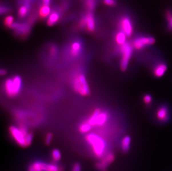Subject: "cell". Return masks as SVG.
Returning <instances> with one entry per match:
<instances>
[{
    "instance_id": "cell-38",
    "label": "cell",
    "mask_w": 172,
    "mask_h": 171,
    "mask_svg": "<svg viewBox=\"0 0 172 171\" xmlns=\"http://www.w3.org/2000/svg\"><path fill=\"white\" fill-rule=\"evenodd\" d=\"M28 171H35V169L33 167V165H30L29 168H28Z\"/></svg>"
},
{
    "instance_id": "cell-25",
    "label": "cell",
    "mask_w": 172,
    "mask_h": 171,
    "mask_svg": "<svg viewBox=\"0 0 172 171\" xmlns=\"http://www.w3.org/2000/svg\"><path fill=\"white\" fill-rule=\"evenodd\" d=\"M13 23V18L11 16H9L6 17L5 20V25L8 27H11Z\"/></svg>"
},
{
    "instance_id": "cell-17",
    "label": "cell",
    "mask_w": 172,
    "mask_h": 171,
    "mask_svg": "<svg viewBox=\"0 0 172 171\" xmlns=\"http://www.w3.org/2000/svg\"><path fill=\"white\" fill-rule=\"evenodd\" d=\"M30 8V6L29 2L25 1L23 5L19 9V16L21 18L25 17L28 13Z\"/></svg>"
},
{
    "instance_id": "cell-31",
    "label": "cell",
    "mask_w": 172,
    "mask_h": 171,
    "mask_svg": "<svg viewBox=\"0 0 172 171\" xmlns=\"http://www.w3.org/2000/svg\"><path fill=\"white\" fill-rule=\"evenodd\" d=\"M104 2L109 6H115L116 5L115 0H104Z\"/></svg>"
},
{
    "instance_id": "cell-39",
    "label": "cell",
    "mask_w": 172,
    "mask_h": 171,
    "mask_svg": "<svg viewBox=\"0 0 172 171\" xmlns=\"http://www.w3.org/2000/svg\"><path fill=\"white\" fill-rule=\"evenodd\" d=\"M32 0H25V1H27V2H31Z\"/></svg>"
},
{
    "instance_id": "cell-37",
    "label": "cell",
    "mask_w": 172,
    "mask_h": 171,
    "mask_svg": "<svg viewBox=\"0 0 172 171\" xmlns=\"http://www.w3.org/2000/svg\"><path fill=\"white\" fill-rule=\"evenodd\" d=\"M0 74H1V76H4V75H6V70L2 69V70H1V71H0Z\"/></svg>"
},
{
    "instance_id": "cell-13",
    "label": "cell",
    "mask_w": 172,
    "mask_h": 171,
    "mask_svg": "<svg viewBox=\"0 0 172 171\" xmlns=\"http://www.w3.org/2000/svg\"><path fill=\"white\" fill-rule=\"evenodd\" d=\"M157 117L160 121H165L168 117V111L167 108L161 107L159 108L157 112Z\"/></svg>"
},
{
    "instance_id": "cell-10",
    "label": "cell",
    "mask_w": 172,
    "mask_h": 171,
    "mask_svg": "<svg viewBox=\"0 0 172 171\" xmlns=\"http://www.w3.org/2000/svg\"><path fill=\"white\" fill-rule=\"evenodd\" d=\"M120 26L122 31L126 34L127 37H130L132 35L133 27L131 20L128 17H124L121 20Z\"/></svg>"
},
{
    "instance_id": "cell-22",
    "label": "cell",
    "mask_w": 172,
    "mask_h": 171,
    "mask_svg": "<svg viewBox=\"0 0 172 171\" xmlns=\"http://www.w3.org/2000/svg\"><path fill=\"white\" fill-rule=\"evenodd\" d=\"M53 159L55 162H59L61 158V154L60 151L57 149H54L51 153Z\"/></svg>"
},
{
    "instance_id": "cell-18",
    "label": "cell",
    "mask_w": 172,
    "mask_h": 171,
    "mask_svg": "<svg viewBox=\"0 0 172 171\" xmlns=\"http://www.w3.org/2000/svg\"><path fill=\"white\" fill-rule=\"evenodd\" d=\"M127 37V36L123 31H119L116 34V37H115L116 42L119 45L122 46L123 44L126 43Z\"/></svg>"
},
{
    "instance_id": "cell-21",
    "label": "cell",
    "mask_w": 172,
    "mask_h": 171,
    "mask_svg": "<svg viewBox=\"0 0 172 171\" xmlns=\"http://www.w3.org/2000/svg\"><path fill=\"white\" fill-rule=\"evenodd\" d=\"M50 12H51V9L49 6L43 5L40 9V15L42 18H45L49 15Z\"/></svg>"
},
{
    "instance_id": "cell-12",
    "label": "cell",
    "mask_w": 172,
    "mask_h": 171,
    "mask_svg": "<svg viewBox=\"0 0 172 171\" xmlns=\"http://www.w3.org/2000/svg\"><path fill=\"white\" fill-rule=\"evenodd\" d=\"M167 66L164 64H160L157 66L154 70V74L157 77H163L167 70Z\"/></svg>"
},
{
    "instance_id": "cell-5",
    "label": "cell",
    "mask_w": 172,
    "mask_h": 171,
    "mask_svg": "<svg viewBox=\"0 0 172 171\" xmlns=\"http://www.w3.org/2000/svg\"><path fill=\"white\" fill-rule=\"evenodd\" d=\"M133 46L129 43L126 42L121 46V52L122 54V59L121 61L120 68L123 71H125L128 66L129 61L133 54Z\"/></svg>"
},
{
    "instance_id": "cell-14",
    "label": "cell",
    "mask_w": 172,
    "mask_h": 171,
    "mask_svg": "<svg viewBox=\"0 0 172 171\" xmlns=\"http://www.w3.org/2000/svg\"><path fill=\"white\" fill-rule=\"evenodd\" d=\"M40 166L43 171H57L61 167L55 164H49L40 162Z\"/></svg>"
},
{
    "instance_id": "cell-15",
    "label": "cell",
    "mask_w": 172,
    "mask_h": 171,
    "mask_svg": "<svg viewBox=\"0 0 172 171\" xmlns=\"http://www.w3.org/2000/svg\"><path fill=\"white\" fill-rule=\"evenodd\" d=\"M71 54L73 56H76L80 53L81 50V44L80 42H74L73 43L70 50Z\"/></svg>"
},
{
    "instance_id": "cell-34",
    "label": "cell",
    "mask_w": 172,
    "mask_h": 171,
    "mask_svg": "<svg viewBox=\"0 0 172 171\" xmlns=\"http://www.w3.org/2000/svg\"><path fill=\"white\" fill-rule=\"evenodd\" d=\"M80 26L81 28H84V27H86V22H85V17L81 20L80 22Z\"/></svg>"
},
{
    "instance_id": "cell-2",
    "label": "cell",
    "mask_w": 172,
    "mask_h": 171,
    "mask_svg": "<svg viewBox=\"0 0 172 171\" xmlns=\"http://www.w3.org/2000/svg\"><path fill=\"white\" fill-rule=\"evenodd\" d=\"M22 80L20 77L16 76L12 78H9L5 82V92L9 96H17L22 88Z\"/></svg>"
},
{
    "instance_id": "cell-24",
    "label": "cell",
    "mask_w": 172,
    "mask_h": 171,
    "mask_svg": "<svg viewBox=\"0 0 172 171\" xmlns=\"http://www.w3.org/2000/svg\"><path fill=\"white\" fill-rule=\"evenodd\" d=\"M86 6L90 10H93L95 6V0H85Z\"/></svg>"
},
{
    "instance_id": "cell-19",
    "label": "cell",
    "mask_w": 172,
    "mask_h": 171,
    "mask_svg": "<svg viewBox=\"0 0 172 171\" xmlns=\"http://www.w3.org/2000/svg\"><path fill=\"white\" fill-rule=\"evenodd\" d=\"M59 14L57 12H53L50 15L49 19L47 20V23L49 26H52L55 25L59 19Z\"/></svg>"
},
{
    "instance_id": "cell-23",
    "label": "cell",
    "mask_w": 172,
    "mask_h": 171,
    "mask_svg": "<svg viewBox=\"0 0 172 171\" xmlns=\"http://www.w3.org/2000/svg\"><path fill=\"white\" fill-rule=\"evenodd\" d=\"M33 134L32 133H28L27 135L25 137V142H26V147H27L30 146L32 144L33 140Z\"/></svg>"
},
{
    "instance_id": "cell-29",
    "label": "cell",
    "mask_w": 172,
    "mask_h": 171,
    "mask_svg": "<svg viewBox=\"0 0 172 171\" xmlns=\"http://www.w3.org/2000/svg\"><path fill=\"white\" fill-rule=\"evenodd\" d=\"M50 55H51L52 57H55V56L56 55L57 53V50L56 47H55V46H52V47L50 48Z\"/></svg>"
},
{
    "instance_id": "cell-1",
    "label": "cell",
    "mask_w": 172,
    "mask_h": 171,
    "mask_svg": "<svg viewBox=\"0 0 172 171\" xmlns=\"http://www.w3.org/2000/svg\"><path fill=\"white\" fill-rule=\"evenodd\" d=\"M86 142L91 146L97 157L103 156L106 148V143L100 136L95 133H89L85 136Z\"/></svg>"
},
{
    "instance_id": "cell-28",
    "label": "cell",
    "mask_w": 172,
    "mask_h": 171,
    "mask_svg": "<svg viewBox=\"0 0 172 171\" xmlns=\"http://www.w3.org/2000/svg\"><path fill=\"white\" fill-rule=\"evenodd\" d=\"M143 101L146 104H149L152 101V97L150 95H146L144 96Z\"/></svg>"
},
{
    "instance_id": "cell-20",
    "label": "cell",
    "mask_w": 172,
    "mask_h": 171,
    "mask_svg": "<svg viewBox=\"0 0 172 171\" xmlns=\"http://www.w3.org/2000/svg\"><path fill=\"white\" fill-rule=\"evenodd\" d=\"M92 126L87 122H85L81 123L79 128V131L82 133H86L91 131Z\"/></svg>"
},
{
    "instance_id": "cell-40",
    "label": "cell",
    "mask_w": 172,
    "mask_h": 171,
    "mask_svg": "<svg viewBox=\"0 0 172 171\" xmlns=\"http://www.w3.org/2000/svg\"><path fill=\"white\" fill-rule=\"evenodd\" d=\"M62 171V168H61H61H60V169L59 171Z\"/></svg>"
},
{
    "instance_id": "cell-9",
    "label": "cell",
    "mask_w": 172,
    "mask_h": 171,
    "mask_svg": "<svg viewBox=\"0 0 172 171\" xmlns=\"http://www.w3.org/2000/svg\"><path fill=\"white\" fill-rule=\"evenodd\" d=\"M10 28L14 29L18 35L21 36H27L30 31V26L27 23H13Z\"/></svg>"
},
{
    "instance_id": "cell-33",
    "label": "cell",
    "mask_w": 172,
    "mask_h": 171,
    "mask_svg": "<svg viewBox=\"0 0 172 171\" xmlns=\"http://www.w3.org/2000/svg\"><path fill=\"white\" fill-rule=\"evenodd\" d=\"M9 11V9L6 6H1V10H0V12H1V13L2 15L3 13H7Z\"/></svg>"
},
{
    "instance_id": "cell-35",
    "label": "cell",
    "mask_w": 172,
    "mask_h": 171,
    "mask_svg": "<svg viewBox=\"0 0 172 171\" xmlns=\"http://www.w3.org/2000/svg\"><path fill=\"white\" fill-rule=\"evenodd\" d=\"M168 28L169 30L172 31V19L168 21Z\"/></svg>"
},
{
    "instance_id": "cell-27",
    "label": "cell",
    "mask_w": 172,
    "mask_h": 171,
    "mask_svg": "<svg viewBox=\"0 0 172 171\" xmlns=\"http://www.w3.org/2000/svg\"><path fill=\"white\" fill-rule=\"evenodd\" d=\"M33 167L35 169V171H43L41 166H40V162H34L33 164Z\"/></svg>"
},
{
    "instance_id": "cell-30",
    "label": "cell",
    "mask_w": 172,
    "mask_h": 171,
    "mask_svg": "<svg viewBox=\"0 0 172 171\" xmlns=\"http://www.w3.org/2000/svg\"><path fill=\"white\" fill-rule=\"evenodd\" d=\"M81 171V167L80 163H76L73 167V171Z\"/></svg>"
},
{
    "instance_id": "cell-16",
    "label": "cell",
    "mask_w": 172,
    "mask_h": 171,
    "mask_svg": "<svg viewBox=\"0 0 172 171\" xmlns=\"http://www.w3.org/2000/svg\"><path fill=\"white\" fill-rule=\"evenodd\" d=\"M131 143V138L130 136H126L122 140L121 142V149L124 152H127L129 151Z\"/></svg>"
},
{
    "instance_id": "cell-3",
    "label": "cell",
    "mask_w": 172,
    "mask_h": 171,
    "mask_svg": "<svg viewBox=\"0 0 172 171\" xmlns=\"http://www.w3.org/2000/svg\"><path fill=\"white\" fill-rule=\"evenodd\" d=\"M74 90L79 95L85 96L90 94V89L86 81V77L83 74H79L73 80Z\"/></svg>"
},
{
    "instance_id": "cell-32",
    "label": "cell",
    "mask_w": 172,
    "mask_h": 171,
    "mask_svg": "<svg viewBox=\"0 0 172 171\" xmlns=\"http://www.w3.org/2000/svg\"><path fill=\"white\" fill-rule=\"evenodd\" d=\"M166 19L168 21L171 20L172 19V10H168L166 12V15H165Z\"/></svg>"
},
{
    "instance_id": "cell-6",
    "label": "cell",
    "mask_w": 172,
    "mask_h": 171,
    "mask_svg": "<svg viewBox=\"0 0 172 171\" xmlns=\"http://www.w3.org/2000/svg\"><path fill=\"white\" fill-rule=\"evenodd\" d=\"M9 131L12 137L17 143L22 148H26V136L22 133L21 129L15 126H11L9 128Z\"/></svg>"
},
{
    "instance_id": "cell-8",
    "label": "cell",
    "mask_w": 172,
    "mask_h": 171,
    "mask_svg": "<svg viewBox=\"0 0 172 171\" xmlns=\"http://www.w3.org/2000/svg\"><path fill=\"white\" fill-rule=\"evenodd\" d=\"M115 160V156L113 153H109L100 162H97L95 167L100 171H107L108 166Z\"/></svg>"
},
{
    "instance_id": "cell-36",
    "label": "cell",
    "mask_w": 172,
    "mask_h": 171,
    "mask_svg": "<svg viewBox=\"0 0 172 171\" xmlns=\"http://www.w3.org/2000/svg\"><path fill=\"white\" fill-rule=\"evenodd\" d=\"M43 5H47V6H49L51 0H43Z\"/></svg>"
},
{
    "instance_id": "cell-11",
    "label": "cell",
    "mask_w": 172,
    "mask_h": 171,
    "mask_svg": "<svg viewBox=\"0 0 172 171\" xmlns=\"http://www.w3.org/2000/svg\"><path fill=\"white\" fill-rule=\"evenodd\" d=\"M86 22V27L87 30L90 32H93L95 29V20L94 16L91 12H89L85 16Z\"/></svg>"
},
{
    "instance_id": "cell-4",
    "label": "cell",
    "mask_w": 172,
    "mask_h": 171,
    "mask_svg": "<svg viewBox=\"0 0 172 171\" xmlns=\"http://www.w3.org/2000/svg\"><path fill=\"white\" fill-rule=\"evenodd\" d=\"M108 118L109 116L107 112H102L100 109H96L86 122L92 127L101 126L107 123Z\"/></svg>"
},
{
    "instance_id": "cell-7",
    "label": "cell",
    "mask_w": 172,
    "mask_h": 171,
    "mask_svg": "<svg viewBox=\"0 0 172 171\" xmlns=\"http://www.w3.org/2000/svg\"><path fill=\"white\" fill-rule=\"evenodd\" d=\"M155 42V39L153 37H140L135 38L133 47L136 50H141L146 46L152 45Z\"/></svg>"
},
{
    "instance_id": "cell-26",
    "label": "cell",
    "mask_w": 172,
    "mask_h": 171,
    "mask_svg": "<svg viewBox=\"0 0 172 171\" xmlns=\"http://www.w3.org/2000/svg\"><path fill=\"white\" fill-rule=\"evenodd\" d=\"M53 137V135L51 133H49L47 134V135L45 137V144L46 145H50V143L51 142V141H52Z\"/></svg>"
}]
</instances>
